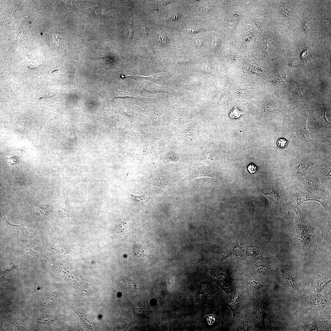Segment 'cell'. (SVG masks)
I'll return each mask as SVG.
<instances>
[{
	"instance_id": "cell-23",
	"label": "cell",
	"mask_w": 331,
	"mask_h": 331,
	"mask_svg": "<svg viewBox=\"0 0 331 331\" xmlns=\"http://www.w3.org/2000/svg\"><path fill=\"white\" fill-rule=\"evenodd\" d=\"M19 230L20 231L21 234L25 237H30L32 235L29 233L24 227V223L22 222L20 224L18 225Z\"/></svg>"
},
{
	"instance_id": "cell-15",
	"label": "cell",
	"mask_w": 331,
	"mask_h": 331,
	"mask_svg": "<svg viewBox=\"0 0 331 331\" xmlns=\"http://www.w3.org/2000/svg\"><path fill=\"white\" fill-rule=\"evenodd\" d=\"M48 247L60 253L67 254L70 252V248L65 243L59 242L50 245Z\"/></svg>"
},
{
	"instance_id": "cell-31",
	"label": "cell",
	"mask_w": 331,
	"mask_h": 331,
	"mask_svg": "<svg viewBox=\"0 0 331 331\" xmlns=\"http://www.w3.org/2000/svg\"><path fill=\"white\" fill-rule=\"evenodd\" d=\"M188 62L185 60L178 59L176 61V63L178 64H184L187 63Z\"/></svg>"
},
{
	"instance_id": "cell-27",
	"label": "cell",
	"mask_w": 331,
	"mask_h": 331,
	"mask_svg": "<svg viewBox=\"0 0 331 331\" xmlns=\"http://www.w3.org/2000/svg\"><path fill=\"white\" fill-rule=\"evenodd\" d=\"M248 171L251 173H253L256 172L257 169L256 166L253 164L249 165L247 167Z\"/></svg>"
},
{
	"instance_id": "cell-24",
	"label": "cell",
	"mask_w": 331,
	"mask_h": 331,
	"mask_svg": "<svg viewBox=\"0 0 331 331\" xmlns=\"http://www.w3.org/2000/svg\"><path fill=\"white\" fill-rule=\"evenodd\" d=\"M125 30V36L129 42L131 37L132 33L133 31V29L132 26L130 25L126 28Z\"/></svg>"
},
{
	"instance_id": "cell-22",
	"label": "cell",
	"mask_w": 331,
	"mask_h": 331,
	"mask_svg": "<svg viewBox=\"0 0 331 331\" xmlns=\"http://www.w3.org/2000/svg\"><path fill=\"white\" fill-rule=\"evenodd\" d=\"M243 112L237 107H234L230 111L229 114V117L231 119H237L239 118L243 114Z\"/></svg>"
},
{
	"instance_id": "cell-33",
	"label": "cell",
	"mask_w": 331,
	"mask_h": 331,
	"mask_svg": "<svg viewBox=\"0 0 331 331\" xmlns=\"http://www.w3.org/2000/svg\"><path fill=\"white\" fill-rule=\"evenodd\" d=\"M148 29L146 28L145 26H144L143 28V33L144 34L146 35L148 33Z\"/></svg>"
},
{
	"instance_id": "cell-2",
	"label": "cell",
	"mask_w": 331,
	"mask_h": 331,
	"mask_svg": "<svg viewBox=\"0 0 331 331\" xmlns=\"http://www.w3.org/2000/svg\"><path fill=\"white\" fill-rule=\"evenodd\" d=\"M264 300L258 297L253 299V305L249 313L246 314L250 328L255 330H266L264 321L267 314L262 308Z\"/></svg>"
},
{
	"instance_id": "cell-16",
	"label": "cell",
	"mask_w": 331,
	"mask_h": 331,
	"mask_svg": "<svg viewBox=\"0 0 331 331\" xmlns=\"http://www.w3.org/2000/svg\"><path fill=\"white\" fill-rule=\"evenodd\" d=\"M121 286L127 290H137L140 288L139 285L135 282L125 277L120 279Z\"/></svg>"
},
{
	"instance_id": "cell-32",
	"label": "cell",
	"mask_w": 331,
	"mask_h": 331,
	"mask_svg": "<svg viewBox=\"0 0 331 331\" xmlns=\"http://www.w3.org/2000/svg\"><path fill=\"white\" fill-rule=\"evenodd\" d=\"M309 25H310V21H308L307 20H306L305 21L304 25L305 28V29L306 30H307V27H308H308H310L309 26Z\"/></svg>"
},
{
	"instance_id": "cell-5",
	"label": "cell",
	"mask_w": 331,
	"mask_h": 331,
	"mask_svg": "<svg viewBox=\"0 0 331 331\" xmlns=\"http://www.w3.org/2000/svg\"><path fill=\"white\" fill-rule=\"evenodd\" d=\"M309 113L304 112L296 119L293 128L298 139L301 142L306 143L311 141L309 138V132L306 127V121Z\"/></svg>"
},
{
	"instance_id": "cell-20",
	"label": "cell",
	"mask_w": 331,
	"mask_h": 331,
	"mask_svg": "<svg viewBox=\"0 0 331 331\" xmlns=\"http://www.w3.org/2000/svg\"><path fill=\"white\" fill-rule=\"evenodd\" d=\"M130 197L133 202L135 204L143 205L146 204L149 198L145 195L135 196L129 193Z\"/></svg>"
},
{
	"instance_id": "cell-9",
	"label": "cell",
	"mask_w": 331,
	"mask_h": 331,
	"mask_svg": "<svg viewBox=\"0 0 331 331\" xmlns=\"http://www.w3.org/2000/svg\"><path fill=\"white\" fill-rule=\"evenodd\" d=\"M311 200V193L308 191L307 193H304L295 188L293 193L292 202L294 206L298 207L304 202Z\"/></svg>"
},
{
	"instance_id": "cell-6",
	"label": "cell",
	"mask_w": 331,
	"mask_h": 331,
	"mask_svg": "<svg viewBox=\"0 0 331 331\" xmlns=\"http://www.w3.org/2000/svg\"><path fill=\"white\" fill-rule=\"evenodd\" d=\"M19 196L29 207L40 213L53 226L55 225L57 223V218L53 211L48 205L46 207H43L39 206L37 203L30 202L29 196L27 199H25Z\"/></svg>"
},
{
	"instance_id": "cell-21",
	"label": "cell",
	"mask_w": 331,
	"mask_h": 331,
	"mask_svg": "<svg viewBox=\"0 0 331 331\" xmlns=\"http://www.w3.org/2000/svg\"><path fill=\"white\" fill-rule=\"evenodd\" d=\"M3 216L2 218V219L5 224L7 226L10 231L13 233L17 234L18 233L19 230L18 228V225H13L10 223L7 220L5 217L4 214L2 211Z\"/></svg>"
},
{
	"instance_id": "cell-14",
	"label": "cell",
	"mask_w": 331,
	"mask_h": 331,
	"mask_svg": "<svg viewBox=\"0 0 331 331\" xmlns=\"http://www.w3.org/2000/svg\"><path fill=\"white\" fill-rule=\"evenodd\" d=\"M134 253L137 257L141 258L147 256L148 251L143 243L140 241H136L134 245Z\"/></svg>"
},
{
	"instance_id": "cell-13",
	"label": "cell",
	"mask_w": 331,
	"mask_h": 331,
	"mask_svg": "<svg viewBox=\"0 0 331 331\" xmlns=\"http://www.w3.org/2000/svg\"><path fill=\"white\" fill-rule=\"evenodd\" d=\"M254 266L258 272L263 274L268 275L272 272L269 262L266 258H263L257 261Z\"/></svg>"
},
{
	"instance_id": "cell-28",
	"label": "cell",
	"mask_w": 331,
	"mask_h": 331,
	"mask_svg": "<svg viewBox=\"0 0 331 331\" xmlns=\"http://www.w3.org/2000/svg\"><path fill=\"white\" fill-rule=\"evenodd\" d=\"M215 318L214 315H211L208 316L207 320L209 324H213L215 321Z\"/></svg>"
},
{
	"instance_id": "cell-18",
	"label": "cell",
	"mask_w": 331,
	"mask_h": 331,
	"mask_svg": "<svg viewBox=\"0 0 331 331\" xmlns=\"http://www.w3.org/2000/svg\"><path fill=\"white\" fill-rule=\"evenodd\" d=\"M260 192L269 199L271 204H275L279 200L280 193L278 190L276 189H273L269 193H265L261 190Z\"/></svg>"
},
{
	"instance_id": "cell-25",
	"label": "cell",
	"mask_w": 331,
	"mask_h": 331,
	"mask_svg": "<svg viewBox=\"0 0 331 331\" xmlns=\"http://www.w3.org/2000/svg\"><path fill=\"white\" fill-rule=\"evenodd\" d=\"M277 144L278 147L283 148L286 147L287 146L288 144V142L286 139L284 138H281L277 141Z\"/></svg>"
},
{
	"instance_id": "cell-11",
	"label": "cell",
	"mask_w": 331,
	"mask_h": 331,
	"mask_svg": "<svg viewBox=\"0 0 331 331\" xmlns=\"http://www.w3.org/2000/svg\"><path fill=\"white\" fill-rule=\"evenodd\" d=\"M314 164L313 162H310L306 158L299 159L295 165V172L298 175L305 174L309 168Z\"/></svg>"
},
{
	"instance_id": "cell-34",
	"label": "cell",
	"mask_w": 331,
	"mask_h": 331,
	"mask_svg": "<svg viewBox=\"0 0 331 331\" xmlns=\"http://www.w3.org/2000/svg\"><path fill=\"white\" fill-rule=\"evenodd\" d=\"M201 40H200L199 39L197 40V44L199 45H200L201 44L202 42Z\"/></svg>"
},
{
	"instance_id": "cell-10",
	"label": "cell",
	"mask_w": 331,
	"mask_h": 331,
	"mask_svg": "<svg viewBox=\"0 0 331 331\" xmlns=\"http://www.w3.org/2000/svg\"><path fill=\"white\" fill-rule=\"evenodd\" d=\"M327 108L325 106L323 107L319 111L316 118L314 127L317 129L321 127L329 128L331 124L326 119L325 113Z\"/></svg>"
},
{
	"instance_id": "cell-19",
	"label": "cell",
	"mask_w": 331,
	"mask_h": 331,
	"mask_svg": "<svg viewBox=\"0 0 331 331\" xmlns=\"http://www.w3.org/2000/svg\"><path fill=\"white\" fill-rule=\"evenodd\" d=\"M50 41L53 46L56 48L59 47L62 44L63 37L60 32H56L50 37Z\"/></svg>"
},
{
	"instance_id": "cell-7",
	"label": "cell",
	"mask_w": 331,
	"mask_h": 331,
	"mask_svg": "<svg viewBox=\"0 0 331 331\" xmlns=\"http://www.w3.org/2000/svg\"><path fill=\"white\" fill-rule=\"evenodd\" d=\"M237 271L239 279L249 286L252 293L253 299L257 298L264 287L262 283L258 280L252 278L239 268L237 269Z\"/></svg>"
},
{
	"instance_id": "cell-29",
	"label": "cell",
	"mask_w": 331,
	"mask_h": 331,
	"mask_svg": "<svg viewBox=\"0 0 331 331\" xmlns=\"http://www.w3.org/2000/svg\"><path fill=\"white\" fill-rule=\"evenodd\" d=\"M203 29H193L192 28L191 29H188V32L189 33H197L201 31L202 30H203Z\"/></svg>"
},
{
	"instance_id": "cell-12",
	"label": "cell",
	"mask_w": 331,
	"mask_h": 331,
	"mask_svg": "<svg viewBox=\"0 0 331 331\" xmlns=\"http://www.w3.org/2000/svg\"><path fill=\"white\" fill-rule=\"evenodd\" d=\"M62 194L58 202V207L62 209L63 213L67 216L68 220L70 212V205L68 197L65 194L63 190H61Z\"/></svg>"
},
{
	"instance_id": "cell-8",
	"label": "cell",
	"mask_w": 331,
	"mask_h": 331,
	"mask_svg": "<svg viewBox=\"0 0 331 331\" xmlns=\"http://www.w3.org/2000/svg\"><path fill=\"white\" fill-rule=\"evenodd\" d=\"M283 278L286 284L301 295L299 283L291 269L289 268H281Z\"/></svg>"
},
{
	"instance_id": "cell-17",
	"label": "cell",
	"mask_w": 331,
	"mask_h": 331,
	"mask_svg": "<svg viewBox=\"0 0 331 331\" xmlns=\"http://www.w3.org/2000/svg\"><path fill=\"white\" fill-rule=\"evenodd\" d=\"M20 246L21 253L29 258L33 260L39 259V255L38 253L33 250L29 246H25L21 244H20Z\"/></svg>"
},
{
	"instance_id": "cell-26",
	"label": "cell",
	"mask_w": 331,
	"mask_h": 331,
	"mask_svg": "<svg viewBox=\"0 0 331 331\" xmlns=\"http://www.w3.org/2000/svg\"><path fill=\"white\" fill-rule=\"evenodd\" d=\"M158 41L161 44H164L167 42L166 36L164 35H161L158 37Z\"/></svg>"
},
{
	"instance_id": "cell-4",
	"label": "cell",
	"mask_w": 331,
	"mask_h": 331,
	"mask_svg": "<svg viewBox=\"0 0 331 331\" xmlns=\"http://www.w3.org/2000/svg\"><path fill=\"white\" fill-rule=\"evenodd\" d=\"M237 297L232 300L231 303L227 304L232 313V318L230 323V326L232 325L237 319L240 316L245 314L244 313L247 305V301L244 295L242 289L240 291L237 290Z\"/></svg>"
},
{
	"instance_id": "cell-1",
	"label": "cell",
	"mask_w": 331,
	"mask_h": 331,
	"mask_svg": "<svg viewBox=\"0 0 331 331\" xmlns=\"http://www.w3.org/2000/svg\"><path fill=\"white\" fill-rule=\"evenodd\" d=\"M291 234L292 238L291 247L294 253H305L316 248L313 229L301 215L300 218L296 219Z\"/></svg>"
},
{
	"instance_id": "cell-30",
	"label": "cell",
	"mask_w": 331,
	"mask_h": 331,
	"mask_svg": "<svg viewBox=\"0 0 331 331\" xmlns=\"http://www.w3.org/2000/svg\"><path fill=\"white\" fill-rule=\"evenodd\" d=\"M179 17L177 13H175L170 16L169 18L171 21H175L178 19Z\"/></svg>"
},
{
	"instance_id": "cell-3",
	"label": "cell",
	"mask_w": 331,
	"mask_h": 331,
	"mask_svg": "<svg viewBox=\"0 0 331 331\" xmlns=\"http://www.w3.org/2000/svg\"><path fill=\"white\" fill-rule=\"evenodd\" d=\"M214 279L216 283L229 296L230 300L236 290L235 283L232 281L229 270L220 271L216 273Z\"/></svg>"
}]
</instances>
